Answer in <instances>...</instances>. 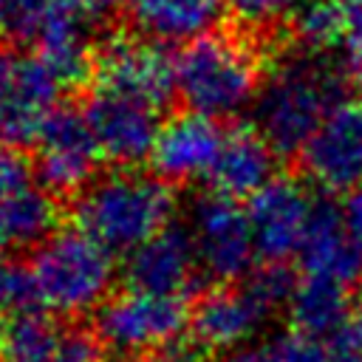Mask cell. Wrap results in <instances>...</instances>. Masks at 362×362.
Segmentation results:
<instances>
[{
    "instance_id": "cell-1",
    "label": "cell",
    "mask_w": 362,
    "mask_h": 362,
    "mask_svg": "<svg viewBox=\"0 0 362 362\" xmlns=\"http://www.w3.org/2000/svg\"><path fill=\"white\" fill-rule=\"evenodd\" d=\"M339 68L320 57L297 54L272 68L252 105L255 130L280 156L303 153L328 113L342 105Z\"/></svg>"
},
{
    "instance_id": "cell-2",
    "label": "cell",
    "mask_w": 362,
    "mask_h": 362,
    "mask_svg": "<svg viewBox=\"0 0 362 362\" xmlns=\"http://www.w3.org/2000/svg\"><path fill=\"white\" fill-rule=\"evenodd\" d=\"M175 195L167 181L139 170H113L93 178L74 201L76 229L110 252H136L170 226Z\"/></svg>"
},
{
    "instance_id": "cell-3",
    "label": "cell",
    "mask_w": 362,
    "mask_h": 362,
    "mask_svg": "<svg viewBox=\"0 0 362 362\" xmlns=\"http://www.w3.org/2000/svg\"><path fill=\"white\" fill-rule=\"evenodd\" d=\"M260 65L249 42L226 34H206L175 57V93L187 113L229 119L255 105Z\"/></svg>"
},
{
    "instance_id": "cell-4",
    "label": "cell",
    "mask_w": 362,
    "mask_h": 362,
    "mask_svg": "<svg viewBox=\"0 0 362 362\" xmlns=\"http://www.w3.org/2000/svg\"><path fill=\"white\" fill-rule=\"evenodd\" d=\"M37 303L51 314L82 317L110 300L113 252L82 229H59L40 243L28 263Z\"/></svg>"
},
{
    "instance_id": "cell-5",
    "label": "cell",
    "mask_w": 362,
    "mask_h": 362,
    "mask_svg": "<svg viewBox=\"0 0 362 362\" xmlns=\"http://www.w3.org/2000/svg\"><path fill=\"white\" fill-rule=\"evenodd\" d=\"M62 82L37 51L0 45V147L37 144L59 105Z\"/></svg>"
},
{
    "instance_id": "cell-6",
    "label": "cell",
    "mask_w": 362,
    "mask_h": 362,
    "mask_svg": "<svg viewBox=\"0 0 362 362\" xmlns=\"http://www.w3.org/2000/svg\"><path fill=\"white\" fill-rule=\"evenodd\" d=\"M187 322L189 317L178 297H161L136 288L110 297L96 311L99 339L127 356L158 354L178 339Z\"/></svg>"
},
{
    "instance_id": "cell-7",
    "label": "cell",
    "mask_w": 362,
    "mask_h": 362,
    "mask_svg": "<svg viewBox=\"0 0 362 362\" xmlns=\"http://www.w3.org/2000/svg\"><path fill=\"white\" fill-rule=\"evenodd\" d=\"M189 238L201 263V272L212 280L249 277L257 255L249 212L223 195H201L189 206Z\"/></svg>"
},
{
    "instance_id": "cell-8",
    "label": "cell",
    "mask_w": 362,
    "mask_h": 362,
    "mask_svg": "<svg viewBox=\"0 0 362 362\" xmlns=\"http://www.w3.org/2000/svg\"><path fill=\"white\" fill-rule=\"evenodd\" d=\"M93 76L99 90L144 102L156 110L175 93V59H170L158 42H144L124 34H116L99 45Z\"/></svg>"
},
{
    "instance_id": "cell-9",
    "label": "cell",
    "mask_w": 362,
    "mask_h": 362,
    "mask_svg": "<svg viewBox=\"0 0 362 362\" xmlns=\"http://www.w3.org/2000/svg\"><path fill=\"white\" fill-rule=\"evenodd\" d=\"M99 158L102 153L85 113L59 107L37 141L34 173L51 195H79L96 178Z\"/></svg>"
},
{
    "instance_id": "cell-10",
    "label": "cell",
    "mask_w": 362,
    "mask_h": 362,
    "mask_svg": "<svg viewBox=\"0 0 362 362\" xmlns=\"http://www.w3.org/2000/svg\"><path fill=\"white\" fill-rule=\"evenodd\" d=\"M300 158L314 184L348 195L362 189V105H337Z\"/></svg>"
},
{
    "instance_id": "cell-11",
    "label": "cell",
    "mask_w": 362,
    "mask_h": 362,
    "mask_svg": "<svg viewBox=\"0 0 362 362\" xmlns=\"http://www.w3.org/2000/svg\"><path fill=\"white\" fill-rule=\"evenodd\" d=\"M85 119L93 130L102 158L122 164V170L150 158L161 130L156 107L99 88L85 105Z\"/></svg>"
},
{
    "instance_id": "cell-12",
    "label": "cell",
    "mask_w": 362,
    "mask_h": 362,
    "mask_svg": "<svg viewBox=\"0 0 362 362\" xmlns=\"http://www.w3.org/2000/svg\"><path fill=\"white\" fill-rule=\"evenodd\" d=\"M269 317L272 314L252 297L243 283L221 286L195 303L189 314L192 342L206 354H238L249 348V339L257 337Z\"/></svg>"
},
{
    "instance_id": "cell-13",
    "label": "cell",
    "mask_w": 362,
    "mask_h": 362,
    "mask_svg": "<svg viewBox=\"0 0 362 362\" xmlns=\"http://www.w3.org/2000/svg\"><path fill=\"white\" fill-rule=\"evenodd\" d=\"M314 201L308 189L294 178H274L249 201V221L257 243V255L266 263H283L297 255Z\"/></svg>"
},
{
    "instance_id": "cell-14",
    "label": "cell",
    "mask_w": 362,
    "mask_h": 362,
    "mask_svg": "<svg viewBox=\"0 0 362 362\" xmlns=\"http://www.w3.org/2000/svg\"><path fill=\"white\" fill-rule=\"evenodd\" d=\"M201 263L187 226H167L127 255L124 277L136 291L184 297L198 286Z\"/></svg>"
},
{
    "instance_id": "cell-15",
    "label": "cell",
    "mask_w": 362,
    "mask_h": 362,
    "mask_svg": "<svg viewBox=\"0 0 362 362\" xmlns=\"http://www.w3.org/2000/svg\"><path fill=\"white\" fill-rule=\"evenodd\" d=\"M221 127L212 119H204L198 113H178L167 124H161L156 147L150 153L153 170L167 184L195 181L209 175L221 144H223Z\"/></svg>"
},
{
    "instance_id": "cell-16",
    "label": "cell",
    "mask_w": 362,
    "mask_h": 362,
    "mask_svg": "<svg viewBox=\"0 0 362 362\" xmlns=\"http://www.w3.org/2000/svg\"><path fill=\"white\" fill-rule=\"evenodd\" d=\"M277 153L255 127H235L223 136L221 153L209 170V187L223 198H255L274 181Z\"/></svg>"
},
{
    "instance_id": "cell-17",
    "label": "cell",
    "mask_w": 362,
    "mask_h": 362,
    "mask_svg": "<svg viewBox=\"0 0 362 362\" xmlns=\"http://www.w3.org/2000/svg\"><path fill=\"white\" fill-rule=\"evenodd\" d=\"M297 257L305 274L328 277L342 286H351L362 274V260L345 232L342 209H337L328 201H314Z\"/></svg>"
},
{
    "instance_id": "cell-18",
    "label": "cell",
    "mask_w": 362,
    "mask_h": 362,
    "mask_svg": "<svg viewBox=\"0 0 362 362\" xmlns=\"http://www.w3.org/2000/svg\"><path fill=\"white\" fill-rule=\"evenodd\" d=\"M223 0H127L130 23L156 42H195L218 25Z\"/></svg>"
},
{
    "instance_id": "cell-19",
    "label": "cell",
    "mask_w": 362,
    "mask_h": 362,
    "mask_svg": "<svg viewBox=\"0 0 362 362\" xmlns=\"http://www.w3.org/2000/svg\"><path fill=\"white\" fill-rule=\"evenodd\" d=\"M288 314L297 334L303 337H311V339L337 337L354 314L348 286L328 277L305 274L303 280H297L294 297L288 303Z\"/></svg>"
},
{
    "instance_id": "cell-20",
    "label": "cell",
    "mask_w": 362,
    "mask_h": 362,
    "mask_svg": "<svg viewBox=\"0 0 362 362\" xmlns=\"http://www.w3.org/2000/svg\"><path fill=\"white\" fill-rule=\"evenodd\" d=\"M62 328L42 311H20L0 322L3 362H54Z\"/></svg>"
},
{
    "instance_id": "cell-21",
    "label": "cell",
    "mask_w": 362,
    "mask_h": 362,
    "mask_svg": "<svg viewBox=\"0 0 362 362\" xmlns=\"http://www.w3.org/2000/svg\"><path fill=\"white\" fill-rule=\"evenodd\" d=\"M342 6L337 0H303L288 17L291 37L303 54L320 57L342 40Z\"/></svg>"
},
{
    "instance_id": "cell-22",
    "label": "cell",
    "mask_w": 362,
    "mask_h": 362,
    "mask_svg": "<svg viewBox=\"0 0 362 362\" xmlns=\"http://www.w3.org/2000/svg\"><path fill=\"white\" fill-rule=\"evenodd\" d=\"M243 286L252 291V297L269 314H274V311H280L283 305L291 303L294 288H297V280H294V274L283 263H266V266L249 272V277L243 280Z\"/></svg>"
},
{
    "instance_id": "cell-23",
    "label": "cell",
    "mask_w": 362,
    "mask_h": 362,
    "mask_svg": "<svg viewBox=\"0 0 362 362\" xmlns=\"http://www.w3.org/2000/svg\"><path fill=\"white\" fill-rule=\"evenodd\" d=\"M34 303H37V294H34L28 266L11 257H0V320L28 311Z\"/></svg>"
},
{
    "instance_id": "cell-24",
    "label": "cell",
    "mask_w": 362,
    "mask_h": 362,
    "mask_svg": "<svg viewBox=\"0 0 362 362\" xmlns=\"http://www.w3.org/2000/svg\"><path fill=\"white\" fill-rule=\"evenodd\" d=\"M59 0H0V28L14 37L34 40Z\"/></svg>"
},
{
    "instance_id": "cell-25",
    "label": "cell",
    "mask_w": 362,
    "mask_h": 362,
    "mask_svg": "<svg viewBox=\"0 0 362 362\" xmlns=\"http://www.w3.org/2000/svg\"><path fill=\"white\" fill-rule=\"evenodd\" d=\"M37 181L34 167L17 153V150H6L0 147V252L11 249L8 243V232H6V204L14 192L31 187Z\"/></svg>"
},
{
    "instance_id": "cell-26",
    "label": "cell",
    "mask_w": 362,
    "mask_h": 362,
    "mask_svg": "<svg viewBox=\"0 0 362 362\" xmlns=\"http://www.w3.org/2000/svg\"><path fill=\"white\" fill-rule=\"evenodd\" d=\"M277 362H348L337 348L322 345L320 339L303 334H283L272 342Z\"/></svg>"
},
{
    "instance_id": "cell-27",
    "label": "cell",
    "mask_w": 362,
    "mask_h": 362,
    "mask_svg": "<svg viewBox=\"0 0 362 362\" xmlns=\"http://www.w3.org/2000/svg\"><path fill=\"white\" fill-rule=\"evenodd\" d=\"M303 0H223L226 11L246 25H272L288 20Z\"/></svg>"
},
{
    "instance_id": "cell-28",
    "label": "cell",
    "mask_w": 362,
    "mask_h": 362,
    "mask_svg": "<svg viewBox=\"0 0 362 362\" xmlns=\"http://www.w3.org/2000/svg\"><path fill=\"white\" fill-rule=\"evenodd\" d=\"M54 362H105V342L90 328L82 325L62 328Z\"/></svg>"
},
{
    "instance_id": "cell-29",
    "label": "cell",
    "mask_w": 362,
    "mask_h": 362,
    "mask_svg": "<svg viewBox=\"0 0 362 362\" xmlns=\"http://www.w3.org/2000/svg\"><path fill=\"white\" fill-rule=\"evenodd\" d=\"M342 17H345V23H342L339 51H342L348 74L362 79V3L359 6H342Z\"/></svg>"
},
{
    "instance_id": "cell-30",
    "label": "cell",
    "mask_w": 362,
    "mask_h": 362,
    "mask_svg": "<svg viewBox=\"0 0 362 362\" xmlns=\"http://www.w3.org/2000/svg\"><path fill=\"white\" fill-rule=\"evenodd\" d=\"M334 348L348 362H362V308L351 314V320L342 325V331L334 337Z\"/></svg>"
},
{
    "instance_id": "cell-31",
    "label": "cell",
    "mask_w": 362,
    "mask_h": 362,
    "mask_svg": "<svg viewBox=\"0 0 362 362\" xmlns=\"http://www.w3.org/2000/svg\"><path fill=\"white\" fill-rule=\"evenodd\" d=\"M342 221H345V232L351 238V246L356 249L359 260H362V189L351 192L342 204Z\"/></svg>"
},
{
    "instance_id": "cell-32",
    "label": "cell",
    "mask_w": 362,
    "mask_h": 362,
    "mask_svg": "<svg viewBox=\"0 0 362 362\" xmlns=\"http://www.w3.org/2000/svg\"><path fill=\"white\" fill-rule=\"evenodd\" d=\"M206 351L195 345L192 339H175L173 345L153 354V362H206Z\"/></svg>"
},
{
    "instance_id": "cell-33",
    "label": "cell",
    "mask_w": 362,
    "mask_h": 362,
    "mask_svg": "<svg viewBox=\"0 0 362 362\" xmlns=\"http://www.w3.org/2000/svg\"><path fill=\"white\" fill-rule=\"evenodd\" d=\"M226 362H277V356H274L272 342H266V345H249L238 354H229Z\"/></svg>"
},
{
    "instance_id": "cell-34",
    "label": "cell",
    "mask_w": 362,
    "mask_h": 362,
    "mask_svg": "<svg viewBox=\"0 0 362 362\" xmlns=\"http://www.w3.org/2000/svg\"><path fill=\"white\" fill-rule=\"evenodd\" d=\"M337 3H339V6H359L362 0H337Z\"/></svg>"
},
{
    "instance_id": "cell-35",
    "label": "cell",
    "mask_w": 362,
    "mask_h": 362,
    "mask_svg": "<svg viewBox=\"0 0 362 362\" xmlns=\"http://www.w3.org/2000/svg\"><path fill=\"white\" fill-rule=\"evenodd\" d=\"M113 362H133V359H113Z\"/></svg>"
}]
</instances>
